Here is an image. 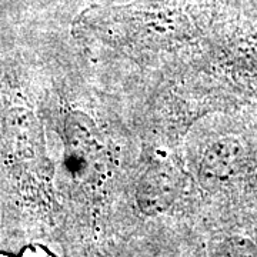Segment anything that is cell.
<instances>
[{
  "instance_id": "6da1fadb",
  "label": "cell",
  "mask_w": 257,
  "mask_h": 257,
  "mask_svg": "<svg viewBox=\"0 0 257 257\" xmlns=\"http://www.w3.org/2000/svg\"><path fill=\"white\" fill-rule=\"evenodd\" d=\"M246 159V149L240 139L223 136L214 140L203 153L199 179L206 189H219L239 175Z\"/></svg>"
},
{
  "instance_id": "7a4b0ae2",
  "label": "cell",
  "mask_w": 257,
  "mask_h": 257,
  "mask_svg": "<svg viewBox=\"0 0 257 257\" xmlns=\"http://www.w3.org/2000/svg\"><path fill=\"white\" fill-rule=\"evenodd\" d=\"M180 193V175L173 166L160 163L147 170L140 179L136 202L140 210L149 216L165 213Z\"/></svg>"
},
{
  "instance_id": "3957f363",
  "label": "cell",
  "mask_w": 257,
  "mask_h": 257,
  "mask_svg": "<svg viewBox=\"0 0 257 257\" xmlns=\"http://www.w3.org/2000/svg\"><path fill=\"white\" fill-rule=\"evenodd\" d=\"M66 160L76 173L89 170L101 155L100 138L93 120L80 111H74L64 124Z\"/></svg>"
},
{
  "instance_id": "277c9868",
  "label": "cell",
  "mask_w": 257,
  "mask_h": 257,
  "mask_svg": "<svg viewBox=\"0 0 257 257\" xmlns=\"http://www.w3.org/2000/svg\"><path fill=\"white\" fill-rule=\"evenodd\" d=\"M217 257H257V246L246 237L234 236L221 243Z\"/></svg>"
},
{
  "instance_id": "5b68a950",
  "label": "cell",
  "mask_w": 257,
  "mask_h": 257,
  "mask_svg": "<svg viewBox=\"0 0 257 257\" xmlns=\"http://www.w3.org/2000/svg\"><path fill=\"white\" fill-rule=\"evenodd\" d=\"M20 257H55L50 250L40 244H29L22 250Z\"/></svg>"
},
{
  "instance_id": "8992f818",
  "label": "cell",
  "mask_w": 257,
  "mask_h": 257,
  "mask_svg": "<svg viewBox=\"0 0 257 257\" xmlns=\"http://www.w3.org/2000/svg\"><path fill=\"white\" fill-rule=\"evenodd\" d=\"M0 257H15V256H12V254H9V253H3V251H0Z\"/></svg>"
}]
</instances>
